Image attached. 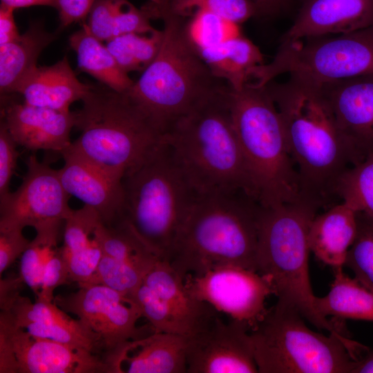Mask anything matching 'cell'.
Returning <instances> with one entry per match:
<instances>
[{"instance_id":"cell-1","label":"cell","mask_w":373,"mask_h":373,"mask_svg":"<svg viewBox=\"0 0 373 373\" xmlns=\"http://www.w3.org/2000/svg\"><path fill=\"white\" fill-rule=\"evenodd\" d=\"M280 113L302 198L319 209L338 202V180L359 162L342 133L320 83L289 75L265 84Z\"/></svg>"},{"instance_id":"cell-2","label":"cell","mask_w":373,"mask_h":373,"mask_svg":"<svg viewBox=\"0 0 373 373\" xmlns=\"http://www.w3.org/2000/svg\"><path fill=\"white\" fill-rule=\"evenodd\" d=\"M142 8L163 23L159 51L127 91L165 135L226 82L202 59L191 20L174 12L166 0H148Z\"/></svg>"},{"instance_id":"cell-3","label":"cell","mask_w":373,"mask_h":373,"mask_svg":"<svg viewBox=\"0 0 373 373\" xmlns=\"http://www.w3.org/2000/svg\"><path fill=\"white\" fill-rule=\"evenodd\" d=\"M261 207L245 191L196 194L167 261L183 279L226 265L256 271Z\"/></svg>"},{"instance_id":"cell-4","label":"cell","mask_w":373,"mask_h":373,"mask_svg":"<svg viewBox=\"0 0 373 373\" xmlns=\"http://www.w3.org/2000/svg\"><path fill=\"white\" fill-rule=\"evenodd\" d=\"M227 86L179 119L165 139L197 194L245 191L257 200L233 127Z\"/></svg>"},{"instance_id":"cell-5","label":"cell","mask_w":373,"mask_h":373,"mask_svg":"<svg viewBox=\"0 0 373 373\" xmlns=\"http://www.w3.org/2000/svg\"><path fill=\"white\" fill-rule=\"evenodd\" d=\"M75 112L80 135L68 148L122 180L164 140L147 112L128 93L90 86Z\"/></svg>"},{"instance_id":"cell-6","label":"cell","mask_w":373,"mask_h":373,"mask_svg":"<svg viewBox=\"0 0 373 373\" xmlns=\"http://www.w3.org/2000/svg\"><path fill=\"white\" fill-rule=\"evenodd\" d=\"M227 96L258 201L269 207L302 200L283 121L266 85H228Z\"/></svg>"},{"instance_id":"cell-7","label":"cell","mask_w":373,"mask_h":373,"mask_svg":"<svg viewBox=\"0 0 373 373\" xmlns=\"http://www.w3.org/2000/svg\"><path fill=\"white\" fill-rule=\"evenodd\" d=\"M318 209L305 199L262 206L256 271L269 280L278 300L294 306L318 329L347 335L341 324L321 316L314 306L316 296L309 272L308 233Z\"/></svg>"},{"instance_id":"cell-8","label":"cell","mask_w":373,"mask_h":373,"mask_svg":"<svg viewBox=\"0 0 373 373\" xmlns=\"http://www.w3.org/2000/svg\"><path fill=\"white\" fill-rule=\"evenodd\" d=\"M122 183V216L160 258L167 260L197 193L165 137Z\"/></svg>"},{"instance_id":"cell-9","label":"cell","mask_w":373,"mask_h":373,"mask_svg":"<svg viewBox=\"0 0 373 373\" xmlns=\"http://www.w3.org/2000/svg\"><path fill=\"white\" fill-rule=\"evenodd\" d=\"M293 305L277 300L250 331L259 373H350L353 340L309 328Z\"/></svg>"},{"instance_id":"cell-10","label":"cell","mask_w":373,"mask_h":373,"mask_svg":"<svg viewBox=\"0 0 373 373\" xmlns=\"http://www.w3.org/2000/svg\"><path fill=\"white\" fill-rule=\"evenodd\" d=\"M285 73L326 83L373 73V25L347 33L280 42L249 79L264 86Z\"/></svg>"},{"instance_id":"cell-11","label":"cell","mask_w":373,"mask_h":373,"mask_svg":"<svg viewBox=\"0 0 373 373\" xmlns=\"http://www.w3.org/2000/svg\"><path fill=\"white\" fill-rule=\"evenodd\" d=\"M154 332L191 336L217 314L210 305L194 298L183 278L166 260L158 259L130 298Z\"/></svg>"},{"instance_id":"cell-12","label":"cell","mask_w":373,"mask_h":373,"mask_svg":"<svg viewBox=\"0 0 373 373\" xmlns=\"http://www.w3.org/2000/svg\"><path fill=\"white\" fill-rule=\"evenodd\" d=\"M53 302L66 312L76 315L98 335L112 373H115V359L126 343L154 332L151 326H137L142 316L131 299L102 285H79L76 292L56 296Z\"/></svg>"},{"instance_id":"cell-13","label":"cell","mask_w":373,"mask_h":373,"mask_svg":"<svg viewBox=\"0 0 373 373\" xmlns=\"http://www.w3.org/2000/svg\"><path fill=\"white\" fill-rule=\"evenodd\" d=\"M1 373H112L99 356L31 335L0 314Z\"/></svg>"},{"instance_id":"cell-14","label":"cell","mask_w":373,"mask_h":373,"mask_svg":"<svg viewBox=\"0 0 373 373\" xmlns=\"http://www.w3.org/2000/svg\"><path fill=\"white\" fill-rule=\"evenodd\" d=\"M189 293L251 331L263 318L265 302L274 294L269 280L257 271L235 265L218 267L199 275H187Z\"/></svg>"},{"instance_id":"cell-15","label":"cell","mask_w":373,"mask_h":373,"mask_svg":"<svg viewBox=\"0 0 373 373\" xmlns=\"http://www.w3.org/2000/svg\"><path fill=\"white\" fill-rule=\"evenodd\" d=\"M21 185L0 198V228H35L46 222L64 221L73 211L68 205L70 195L58 170L40 162L35 155L28 157Z\"/></svg>"},{"instance_id":"cell-16","label":"cell","mask_w":373,"mask_h":373,"mask_svg":"<svg viewBox=\"0 0 373 373\" xmlns=\"http://www.w3.org/2000/svg\"><path fill=\"white\" fill-rule=\"evenodd\" d=\"M186 373L258 372L247 325L218 314L186 336Z\"/></svg>"},{"instance_id":"cell-17","label":"cell","mask_w":373,"mask_h":373,"mask_svg":"<svg viewBox=\"0 0 373 373\" xmlns=\"http://www.w3.org/2000/svg\"><path fill=\"white\" fill-rule=\"evenodd\" d=\"M358 161L373 153V73L320 83Z\"/></svg>"},{"instance_id":"cell-18","label":"cell","mask_w":373,"mask_h":373,"mask_svg":"<svg viewBox=\"0 0 373 373\" xmlns=\"http://www.w3.org/2000/svg\"><path fill=\"white\" fill-rule=\"evenodd\" d=\"M1 121L17 145L30 151L61 153L72 143L70 136L75 114L12 102L1 107Z\"/></svg>"},{"instance_id":"cell-19","label":"cell","mask_w":373,"mask_h":373,"mask_svg":"<svg viewBox=\"0 0 373 373\" xmlns=\"http://www.w3.org/2000/svg\"><path fill=\"white\" fill-rule=\"evenodd\" d=\"M61 154L64 164L58 173L68 193L94 209L104 224H111L122 217V180L68 149Z\"/></svg>"},{"instance_id":"cell-20","label":"cell","mask_w":373,"mask_h":373,"mask_svg":"<svg viewBox=\"0 0 373 373\" xmlns=\"http://www.w3.org/2000/svg\"><path fill=\"white\" fill-rule=\"evenodd\" d=\"M373 25V0H305L280 42L339 35Z\"/></svg>"},{"instance_id":"cell-21","label":"cell","mask_w":373,"mask_h":373,"mask_svg":"<svg viewBox=\"0 0 373 373\" xmlns=\"http://www.w3.org/2000/svg\"><path fill=\"white\" fill-rule=\"evenodd\" d=\"M186 336L151 334L126 343L115 360L116 373H186Z\"/></svg>"},{"instance_id":"cell-22","label":"cell","mask_w":373,"mask_h":373,"mask_svg":"<svg viewBox=\"0 0 373 373\" xmlns=\"http://www.w3.org/2000/svg\"><path fill=\"white\" fill-rule=\"evenodd\" d=\"M357 229V211L340 200L317 213L312 220L308 233L310 251L333 269L341 268L356 238Z\"/></svg>"},{"instance_id":"cell-23","label":"cell","mask_w":373,"mask_h":373,"mask_svg":"<svg viewBox=\"0 0 373 373\" xmlns=\"http://www.w3.org/2000/svg\"><path fill=\"white\" fill-rule=\"evenodd\" d=\"M90 85L77 77L67 57L56 63L37 66L18 88L23 102L30 105L59 111H70V106L82 100Z\"/></svg>"},{"instance_id":"cell-24","label":"cell","mask_w":373,"mask_h":373,"mask_svg":"<svg viewBox=\"0 0 373 373\" xmlns=\"http://www.w3.org/2000/svg\"><path fill=\"white\" fill-rule=\"evenodd\" d=\"M101 221L98 213L84 205L64 220V245L70 281L86 283L93 275L103 255L94 231Z\"/></svg>"},{"instance_id":"cell-25","label":"cell","mask_w":373,"mask_h":373,"mask_svg":"<svg viewBox=\"0 0 373 373\" xmlns=\"http://www.w3.org/2000/svg\"><path fill=\"white\" fill-rule=\"evenodd\" d=\"M55 39V35L35 21L17 38L0 46L1 97L17 93L22 82L37 67L39 55Z\"/></svg>"},{"instance_id":"cell-26","label":"cell","mask_w":373,"mask_h":373,"mask_svg":"<svg viewBox=\"0 0 373 373\" xmlns=\"http://www.w3.org/2000/svg\"><path fill=\"white\" fill-rule=\"evenodd\" d=\"M198 46L214 76L236 90L249 82V74L254 68L264 64L260 48L239 34L218 43Z\"/></svg>"},{"instance_id":"cell-27","label":"cell","mask_w":373,"mask_h":373,"mask_svg":"<svg viewBox=\"0 0 373 373\" xmlns=\"http://www.w3.org/2000/svg\"><path fill=\"white\" fill-rule=\"evenodd\" d=\"M69 45L77 55L79 70L117 92H127L133 86L135 81L122 70L106 44L90 32L86 23L69 37Z\"/></svg>"},{"instance_id":"cell-28","label":"cell","mask_w":373,"mask_h":373,"mask_svg":"<svg viewBox=\"0 0 373 373\" xmlns=\"http://www.w3.org/2000/svg\"><path fill=\"white\" fill-rule=\"evenodd\" d=\"M333 270L329 291L323 297H315L317 312L326 318L373 321V291L355 277H349L343 267Z\"/></svg>"},{"instance_id":"cell-29","label":"cell","mask_w":373,"mask_h":373,"mask_svg":"<svg viewBox=\"0 0 373 373\" xmlns=\"http://www.w3.org/2000/svg\"><path fill=\"white\" fill-rule=\"evenodd\" d=\"M61 222L52 221L35 227L36 236L21 255L18 277L32 290L35 296L39 292L45 265L58 247Z\"/></svg>"},{"instance_id":"cell-30","label":"cell","mask_w":373,"mask_h":373,"mask_svg":"<svg viewBox=\"0 0 373 373\" xmlns=\"http://www.w3.org/2000/svg\"><path fill=\"white\" fill-rule=\"evenodd\" d=\"M162 39V30L150 35L124 34L106 41V46L123 71L143 72L156 57Z\"/></svg>"},{"instance_id":"cell-31","label":"cell","mask_w":373,"mask_h":373,"mask_svg":"<svg viewBox=\"0 0 373 373\" xmlns=\"http://www.w3.org/2000/svg\"><path fill=\"white\" fill-rule=\"evenodd\" d=\"M335 196L338 202L344 201L357 212L373 217V153L342 175Z\"/></svg>"},{"instance_id":"cell-32","label":"cell","mask_w":373,"mask_h":373,"mask_svg":"<svg viewBox=\"0 0 373 373\" xmlns=\"http://www.w3.org/2000/svg\"><path fill=\"white\" fill-rule=\"evenodd\" d=\"M175 13L186 17L199 11L213 14L223 20L240 24L258 17V12L249 0H166Z\"/></svg>"},{"instance_id":"cell-33","label":"cell","mask_w":373,"mask_h":373,"mask_svg":"<svg viewBox=\"0 0 373 373\" xmlns=\"http://www.w3.org/2000/svg\"><path fill=\"white\" fill-rule=\"evenodd\" d=\"M146 274L129 263L103 254L93 275L82 285H102L130 298Z\"/></svg>"},{"instance_id":"cell-34","label":"cell","mask_w":373,"mask_h":373,"mask_svg":"<svg viewBox=\"0 0 373 373\" xmlns=\"http://www.w3.org/2000/svg\"><path fill=\"white\" fill-rule=\"evenodd\" d=\"M358 229L345 265L373 291V217L357 212Z\"/></svg>"},{"instance_id":"cell-35","label":"cell","mask_w":373,"mask_h":373,"mask_svg":"<svg viewBox=\"0 0 373 373\" xmlns=\"http://www.w3.org/2000/svg\"><path fill=\"white\" fill-rule=\"evenodd\" d=\"M150 20L142 8H136L128 0H114L113 37L128 33L150 35L157 30Z\"/></svg>"},{"instance_id":"cell-36","label":"cell","mask_w":373,"mask_h":373,"mask_svg":"<svg viewBox=\"0 0 373 373\" xmlns=\"http://www.w3.org/2000/svg\"><path fill=\"white\" fill-rule=\"evenodd\" d=\"M70 282L67 259L62 247H57L45 265L36 300L53 302L55 289Z\"/></svg>"},{"instance_id":"cell-37","label":"cell","mask_w":373,"mask_h":373,"mask_svg":"<svg viewBox=\"0 0 373 373\" xmlns=\"http://www.w3.org/2000/svg\"><path fill=\"white\" fill-rule=\"evenodd\" d=\"M5 124L0 123V198L7 195L11 178L17 166L19 152Z\"/></svg>"},{"instance_id":"cell-38","label":"cell","mask_w":373,"mask_h":373,"mask_svg":"<svg viewBox=\"0 0 373 373\" xmlns=\"http://www.w3.org/2000/svg\"><path fill=\"white\" fill-rule=\"evenodd\" d=\"M114 0H96L86 23L90 32L101 41L113 37Z\"/></svg>"},{"instance_id":"cell-39","label":"cell","mask_w":373,"mask_h":373,"mask_svg":"<svg viewBox=\"0 0 373 373\" xmlns=\"http://www.w3.org/2000/svg\"><path fill=\"white\" fill-rule=\"evenodd\" d=\"M23 229L0 228V274L24 252L30 241L23 235Z\"/></svg>"},{"instance_id":"cell-40","label":"cell","mask_w":373,"mask_h":373,"mask_svg":"<svg viewBox=\"0 0 373 373\" xmlns=\"http://www.w3.org/2000/svg\"><path fill=\"white\" fill-rule=\"evenodd\" d=\"M96 0H58V12L61 28L84 20Z\"/></svg>"},{"instance_id":"cell-41","label":"cell","mask_w":373,"mask_h":373,"mask_svg":"<svg viewBox=\"0 0 373 373\" xmlns=\"http://www.w3.org/2000/svg\"><path fill=\"white\" fill-rule=\"evenodd\" d=\"M352 358L350 373H373V350L355 342L351 350Z\"/></svg>"},{"instance_id":"cell-42","label":"cell","mask_w":373,"mask_h":373,"mask_svg":"<svg viewBox=\"0 0 373 373\" xmlns=\"http://www.w3.org/2000/svg\"><path fill=\"white\" fill-rule=\"evenodd\" d=\"M14 10L4 4L0 5V46L12 41L20 35L15 23Z\"/></svg>"},{"instance_id":"cell-43","label":"cell","mask_w":373,"mask_h":373,"mask_svg":"<svg viewBox=\"0 0 373 373\" xmlns=\"http://www.w3.org/2000/svg\"><path fill=\"white\" fill-rule=\"evenodd\" d=\"M256 7L258 18H271L285 12L293 0H249Z\"/></svg>"},{"instance_id":"cell-44","label":"cell","mask_w":373,"mask_h":373,"mask_svg":"<svg viewBox=\"0 0 373 373\" xmlns=\"http://www.w3.org/2000/svg\"><path fill=\"white\" fill-rule=\"evenodd\" d=\"M1 3L15 10L34 6H49L57 10L59 6L58 0H1Z\"/></svg>"}]
</instances>
